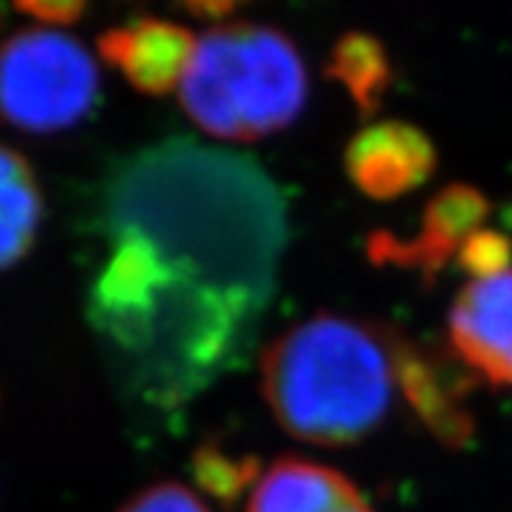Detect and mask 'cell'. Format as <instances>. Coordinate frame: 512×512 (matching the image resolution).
Returning <instances> with one entry per match:
<instances>
[{"mask_svg": "<svg viewBox=\"0 0 512 512\" xmlns=\"http://www.w3.org/2000/svg\"><path fill=\"white\" fill-rule=\"evenodd\" d=\"M42 193L19 151L0 146V271L16 266L37 240Z\"/></svg>", "mask_w": 512, "mask_h": 512, "instance_id": "obj_12", "label": "cell"}, {"mask_svg": "<svg viewBox=\"0 0 512 512\" xmlns=\"http://www.w3.org/2000/svg\"><path fill=\"white\" fill-rule=\"evenodd\" d=\"M102 227L133 234L182 279L255 312L271 302L289 240L284 195L253 159L182 138L112 172Z\"/></svg>", "mask_w": 512, "mask_h": 512, "instance_id": "obj_1", "label": "cell"}, {"mask_svg": "<svg viewBox=\"0 0 512 512\" xmlns=\"http://www.w3.org/2000/svg\"><path fill=\"white\" fill-rule=\"evenodd\" d=\"M448 331L463 367L487 383L512 388V263L463 286L450 310Z\"/></svg>", "mask_w": 512, "mask_h": 512, "instance_id": "obj_8", "label": "cell"}, {"mask_svg": "<svg viewBox=\"0 0 512 512\" xmlns=\"http://www.w3.org/2000/svg\"><path fill=\"white\" fill-rule=\"evenodd\" d=\"M245 512H375L354 481L305 458H279L260 476Z\"/></svg>", "mask_w": 512, "mask_h": 512, "instance_id": "obj_11", "label": "cell"}, {"mask_svg": "<svg viewBox=\"0 0 512 512\" xmlns=\"http://www.w3.org/2000/svg\"><path fill=\"white\" fill-rule=\"evenodd\" d=\"M325 73L344 86L364 115L383 104L393 81V65L383 42L367 32H346L331 50Z\"/></svg>", "mask_w": 512, "mask_h": 512, "instance_id": "obj_13", "label": "cell"}, {"mask_svg": "<svg viewBox=\"0 0 512 512\" xmlns=\"http://www.w3.org/2000/svg\"><path fill=\"white\" fill-rule=\"evenodd\" d=\"M99 99L97 63L84 45L52 29L0 42V120L29 136L78 125Z\"/></svg>", "mask_w": 512, "mask_h": 512, "instance_id": "obj_5", "label": "cell"}, {"mask_svg": "<svg viewBox=\"0 0 512 512\" xmlns=\"http://www.w3.org/2000/svg\"><path fill=\"white\" fill-rule=\"evenodd\" d=\"M390 328L315 315L281 333L263 354V396L289 435L351 445L388 414L396 372Z\"/></svg>", "mask_w": 512, "mask_h": 512, "instance_id": "obj_3", "label": "cell"}, {"mask_svg": "<svg viewBox=\"0 0 512 512\" xmlns=\"http://www.w3.org/2000/svg\"><path fill=\"white\" fill-rule=\"evenodd\" d=\"M99 55L143 94L162 97L182 84L198 39L164 19H138L99 37Z\"/></svg>", "mask_w": 512, "mask_h": 512, "instance_id": "obj_10", "label": "cell"}, {"mask_svg": "<svg viewBox=\"0 0 512 512\" xmlns=\"http://www.w3.org/2000/svg\"><path fill=\"white\" fill-rule=\"evenodd\" d=\"M242 3L247 0H180L182 8H188L193 16H201V19H224Z\"/></svg>", "mask_w": 512, "mask_h": 512, "instance_id": "obj_18", "label": "cell"}, {"mask_svg": "<svg viewBox=\"0 0 512 512\" xmlns=\"http://www.w3.org/2000/svg\"><path fill=\"white\" fill-rule=\"evenodd\" d=\"M390 346L396 388L414 411L416 422L445 448H463L474 435L466 377L448 359L401 333H390Z\"/></svg>", "mask_w": 512, "mask_h": 512, "instance_id": "obj_7", "label": "cell"}, {"mask_svg": "<svg viewBox=\"0 0 512 512\" xmlns=\"http://www.w3.org/2000/svg\"><path fill=\"white\" fill-rule=\"evenodd\" d=\"M180 99L195 125L227 141H258L289 128L307 102V71L286 34L229 24L198 39Z\"/></svg>", "mask_w": 512, "mask_h": 512, "instance_id": "obj_4", "label": "cell"}, {"mask_svg": "<svg viewBox=\"0 0 512 512\" xmlns=\"http://www.w3.org/2000/svg\"><path fill=\"white\" fill-rule=\"evenodd\" d=\"M458 263L463 271H468L471 279H487L494 273L505 271L512 263V242L507 237L489 229H479L463 242L461 253H458Z\"/></svg>", "mask_w": 512, "mask_h": 512, "instance_id": "obj_15", "label": "cell"}, {"mask_svg": "<svg viewBox=\"0 0 512 512\" xmlns=\"http://www.w3.org/2000/svg\"><path fill=\"white\" fill-rule=\"evenodd\" d=\"M489 216V201L471 185H448L424 206L422 224L414 237L377 232L370 237L375 263L419 271L424 281L437 279L450 260L458 258L463 242L476 234Z\"/></svg>", "mask_w": 512, "mask_h": 512, "instance_id": "obj_6", "label": "cell"}, {"mask_svg": "<svg viewBox=\"0 0 512 512\" xmlns=\"http://www.w3.org/2000/svg\"><path fill=\"white\" fill-rule=\"evenodd\" d=\"M437 167L435 143L416 125L385 120L359 130L346 149V172L364 195L377 201L422 188Z\"/></svg>", "mask_w": 512, "mask_h": 512, "instance_id": "obj_9", "label": "cell"}, {"mask_svg": "<svg viewBox=\"0 0 512 512\" xmlns=\"http://www.w3.org/2000/svg\"><path fill=\"white\" fill-rule=\"evenodd\" d=\"M16 8L47 24H73L89 0H13Z\"/></svg>", "mask_w": 512, "mask_h": 512, "instance_id": "obj_17", "label": "cell"}, {"mask_svg": "<svg viewBox=\"0 0 512 512\" xmlns=\"http://www.w3.org/2000/svg\"><path fill=\"white\" fill-rule=\"evenodd\" d=\"M193 476L198 487L221 505H234L245 489L258 484V461L247 455H232L216 445H203L193 455Z\"/></svg>", "mask_w": 512, "mask_h": 512, "instance_id": "obj_14", "label": "cell"}, {"mask_svg": "<svg viewBox=\"0 0 512 512\" xmlns=\"http://www.w3.org/2000/svg\"><path fill=\"white\" fill-rule=\"evenodd\" d=\"M117 512H211L198 494L190 492L177 481L151 484L133 494Z\"/></svg>", "mask_w": 512, "mask_h": 512, "instance_id": "obj_16", "label": "cell"}, {"mask_svg": "<svg viewBox=\"0 0 512 512\" xmlns=\"http://www.w3.org/2000/svg\"><path fill=\"white\" fill-rule=\"evenodd\" d=\"M110 255L89 318L143 401L172 409L245 359L260 312L175 281L133 234L107 232Z\"/></svg>", "mask_w": 512, "mask_h": 512, "instance_id": "obj_2", "label": "cell"}]
</instances>
